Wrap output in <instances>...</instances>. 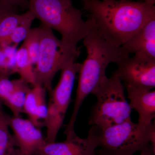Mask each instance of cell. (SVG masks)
Returning a JSON list of instances; mask_svg holds the SVG:
<instances>
[{
  "label": "cell",
  "instance_id": "6da1fadb",
  "mask_svg": "<svg viewBox=\"0 0 155 155\" xmlns=\"http://www.w3.org/2000/svg\"><path fill=\"white\" fill-rule=\"evenodd\" d=\"M101 35L120 48L155 18V5L125 0H81Z\"/></svg>",
  "mask_w": 155,
  "mask_h": 155
},
{
  "label": "cell",
  "instance_id": "7a4b0ae2",
  "mask_svg": "<svg viewBox=\"0 0 155 155\" xmlns=\"http://www.w3.org/2000/svg\"><path fill=\"white\" fill-rule=\"evenodd\" d=\"M83 40L87 55L79 71L74 107L67 124L70 127L75 126L78 114L86 97L93 94L107 77L106 71L109 64H117L122 58L129 56L122 52L120 47L114 46L107 41L92 23L88 34Z\"/></svg>",
  "mask_w": 155,
  "mask_h": 155
},
{
  "label": "cell",
  "instance_id": "3957f363",
  "mask_svg": "<svg viewBox=\"0 0 155 155\" xmlns=\"http://www.w3.org/2000/svg\"><path fill=\"white\" fill-rule=\"evenodd\" d=\"M28 9L41 24L55 30L62 36L61 43L65 52L76 59L80 54L78 44L88 34L91 28L89 18L84 20L80 10L72 1L28 0Z\"/></svg>",
  "mask_w": 155,
  "mask_h": 155
},
{
  "label": "cell",
  "instance_id": "277c9868",
  "mask_svg": "<svg viewBox=\"0 0 155 155\" xmlns=\"http://www.w3.org/2000/svg\"><path fill=\"white\" fill-rule=\"evenodd\" d=\"M155 125L134 123L131 119L106 127L92 125L97 155H134L150 144L155 146Z\"/></svg>",
  "mask_w": 155,
  "mask_h": 155
},
{
  "label": "cell",
  "instance_id": "5b68a950",
  "mask_svg": "<svg viewBox=\"0 0 155 155\" xmlns=\"http://www.w3.org/2000/svg\"><path fill=\"white\" fill-rule=\"evenodd\" d=\"M93 94L97 101L92 107L89 125L106 127L131 119V109L125 97L124 86L116 75L106 78Z\"/></svg>",
  "mask_w": 155,
  "mask_h": 155
},
{
  "label": "cell",
  "instance_id": "8992f818",
  "mask_svg": "<svg viewBox=\"0 0 155 155\" xmlns=\"http://www.w3.org/2000/svg\"><path fill=\"white\" fill-rule=\"evenodd\" d=\"M40 26V46L34 68L35 85L44 87L50 93L57 72L69 61L75 60L67 55L61 40L57 38L51 28L42 24Z\"/></svg>",
  "mask_w": 155,
  "mask_h": 155
},
{
  "label": "cell",
  "instance_id": "52a82bcc",
  "mask_svg": "<svg viewBox=\"0 0 155 155\" xmlns=\"http://www.w3.org/2000/svg\"><path fill=\"white\" fill-rule=\"evenodd\" d=\"M115 75L127 85L152 90L155 87V59L145 55L126 56L117 64Z\"/></svg>",
  "mask_w": 155,
  "mask_h": 155
},
{
  "label": "cell",
  "instance_id": "ba28073f",
  "mask_svg": "<svg viewBox=\"0 0 155 155\" xmlns=\"http://www.w3.org/2000/svg\"><path fill=\"white\" fill-rule=\"evenodd\" d=\"M7 124L13 130L16 146L23 155H36L39 150L46 143L41 131L29 119L5 114Z\"/></svg>",
  "mask_w": 155,
  "mask_h": 155
},
{
  "label": "cell",
  "instance_id": "9c48e42d",
  "mask_svg": "<svg viewBox=\"0 0 155 155\" xmlns=\"http://www.w3.org/2000/svg\"><path fill=\"white\" fill-rule=\"evenodd\" d=\"M66 135L64 141L46 143L36 155H97V144L91 129L85 138L79 137L75 131Z\"/></svg>",
  "mask_w": 155,
  "mask_h": 155
},
{
  "label": "cell",
  "instance_id": "30bf717a",
  "mask_svg": "<svg viewBox=\"0 0 155 155\" xmlns=\"http://www.w3.org/2000/svg\"><path fill=\"white\" fill-rule=\"evenodd\" d=\"M75 61L71 60L65 64L61 70L58 85L49 93V104L64 118L71 101L75 76L81 66Z\"/></svg>",
  "mask_w": 155,
  "mask_h": 155
},
{
  "label": "cell",
  "instance_id": "8fae6325",
  "mask_svg": "<svg viewBox=\"0 0 155 155\" xmlns=\"http://www.w3.org/2000/svg\"><path fill=\"white\" fill-rule=\"evenodd\" d=\"M131 110L138 115V123L149 125L155 117V91L125 85Z\"/></svg>",
  "mask_w": 155,
  "mask_h": 155
},
{
  "label": "cell",
  "instance_id": "7c38bea8",
  "mask_svg": "<svg viewBox=\"0 0 155 155\" xmlns=\"http://www.w3.org/2000/svg\"><path fill=\"white\" fill-rule=\"evenodd\" d=\"M122 52L145 55L155 59V18L120 47Z\"/></svg>",
  "mask_w": 155,
  "mask_h": 155
},
{
  "label": "cell",
  "instance_id": "4fadbf2b",
  "mask_svg": "<svg viewBox=\"0 0 155 155\" xmlns=\"http://www.w3.org/2000/svg\"><path fill=\"white\" fill-rule=\"evenodd\" d=\"M16 84L14 91L2 103L10 109L13 116L18 117L23 113V106L26 93L30 88L28 84L21 78L16 79Z\"/></svg>",
  "mask_w": 155,
  "mask_h": 155
},
{
  "label": "cell",
  "instance_id": "5bb4252c",
  "mask_svg": "<svg viewBox=\"0 0 155 155\" xmlns=\"http://www.w3.org/2000/svg\"><path fill=\"white\" fill-rule=\"evenodd\" d=\"M33 66L27 50L22 45L17 50L15 55V72L20 75V78L32 86L35 84Z\"/></svg>",
  "mask_w": 155,
  "mask_h": 155
},
{
  "label": "cell",
  "instance_id": "9a60e30c",
  "mask_svg": "<svg viewBox=\"0 0 155 155\" xmlns=\"http://www.w3.org/2000/svg\"><path fill=\"white\" fill-rule=\"evenodd\" d=\"M9 127L2 105L0 104V155H17L21 152L16 146Z\"/></svg>",
  "mask_w": 155,
  "mask_h": 155
},
{
  "label": "cell",
  "instance_id": "2e32d148",
  "mask_svg": "<svg viewBox=\"0 0 155 155\" xmlns=\"http://www.w3.org/2000/svg\"><path fill=\"white\" fill-rule=\"evenodd\" d=\"M16 46L0 44V75L10 77L15 73Z\"/></svg>",
  "mask_w": 155,
  "mask_h": 155
},
{
  "label": "cell",
  "instance_id": "e0dca14e",
  "mask_svg": "<svg viewBox=\"0 0 155 155\" xmlns=\"http://www.w3.org/2000/svg\"><path fill=\"white\" fill-rule=\"evenodd\" d=\"M27 11V16L25 19L17 26L8 38L2 43L17 46L20 42L24 40L31 28V27L34 20L35 19L30 10H28Z\"/></svg>",
  "mask_w": 155,
  "mask_h": 155
},
{
  "label": "cell",
  "instance_id": "ac0fdd59",
  "mask_svg": "<svg viewBox=\"0 0 155 155\" xmlns=\"http://www.w3.org/2000/svg\"><path fill=\"white\" fill-rule=\"evenodd\" d=\"M27 11L22 14L12 13L4 17L0 22V44L8 38L17 26L27 16Z\"/></svg>",
  "mask_w": 155,
  "mask_h": 155
},
{
  "label": "cell",
  "instance_id": "d6986e66",
  "mask_svg": "<svg viewBox=\"0 0 155 155\" xmlns=\"http://www.w3.org/2000/svg\"><path fill=\"white\" fill-rule=\"evenodd\" d=\"M41 28H31L23 42L31 63L35 65L37 61L41 43Z\"/></svg>",
  "mask_w": 155,
  "mask_h": 155
},
{
  "label": "cell",
  "instance_id": "ffe728a7",
  "mask_svg": "<svg viewBox=\"0 0 155 155\" xmlns=\"http://www.w3.org/2000/svg\"><path fill=\"white\" fill-rule=\"evenodd\" d=\"M23 113L28 115L29 120L36 127L40 128L43 122L39 121L37 116V102L35 90L32 87L26 93L23 106Z\"/></svg>",
  "mask_w": 155,
  "mask_h": 155
},
{
  "label": "cell",
  "instance_id": "44dd1931",
  "mask_svg": "<svg viewBox=\"0 0 155 155\" xmlns=\"http://www.w3.org/2000/svg\"><path fill=\"white\" fill-rule=\"evenodd\" d=\"M16 79L10 80L9 77L0 75V104L2 103L14 91L16 87Z\"/></svg>",
  "mask_w": 155,
  "mask_h": 155
},
{
  "label": "cell",
  "instance_id": "7402d4cb",
  "mask_svg": "<svg viewBox=\"0 0 155 155\" xmlns=\"http://www.w3.org/2000/svg\"><path fill=\"white\" fill-rule=\"evenodd\" d=\"M19 9L9 3L0 0V22L5 17L12 13H18Z\"/></svg>",
  "mask_w": 155,
  "mask_h": 155
},
{
  "label": "cell",
  "instance_id": "603a6c76",
  "mask_svg": "<svg viewBox=\"0 0 155 155\" xmlns=\"http://www.w3.org/2000/svg\"><path fill=\"white\" fill-rule=\"evenodd\" d=\"M18 8H28V0H3Z\"/></svg>",
  "mask_w": 155,
  "mask_h": 155
},
{
  "label": "cell",
  "instance_id": "cb8c5ba5",
  "mask_svg": "<svg viewBox=\"0 0 155 155\" xmlns=\"http://www.w3.org/2000/svg\"><path fill=\"white\" fill-rule=\"evenodd\" d=\"M140 152V155H155V147L151 144H150L148 146L141 151Z\"/></svg>",
  "mask_w": 155,
  "mask_h": 155
},
{
  "label": "cell",
  "instance_id": "d4e9b609",
  "mask_svg": "<svg viewBox=\"0 0 155 155\" xmlns=\"http://www.w3.org/2000/svg\"><path fill=\"white\" fill-rule=\"evenodd\" d=\"M125 1H131V0H125ZM141 1H142V2H145L155 5V0H141Z\"/></svg>",
  "mask_w": 155,
  "mask_h": 155
},
{
  "label": "cell",
  "instance_id": "484cf974",
  "mask_svg": "<svg viewBox=\"0 0 155 155\" xmlns=\"http://www.w3.org/2000/svg\"><path fill=\"white\" fill-rule=\"evenodd\" d=\"M17 155H23L22 154V153H21V152H20Z\"/></svg>",
  "mask_w": 155,
  "mask_h": 155
},
{
  "label": "cell",
  "instance_id": "4316f807",
  "mask_svg": "<svg viewBox=\"0 0 155 155\" xmlns=\"http://www.w3.org/2000/svg\"><path fill=\"white\" fill-rule=\"evenodd\" d=\"M66 1H72V0H66Z\"/></svg>",
  "mask_w": 155,
  "mask_h": 155
}]
</instances>
